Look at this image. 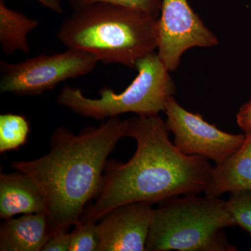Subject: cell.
Returning <instances> with one entry per match:
<instances>
[{
	"label": "cell",
	"instance_id": "e0dca14e",
	"mask_svg": "<svg viewBox=\"0 0 251 251\" xmlns=\"http://www.w3.org/2000/svg\"><path fill=\"white\" fill-rule=\"evenodd\" d=\"M163 0H69V4L74 11L99 2H108L139 9L158 18Z\"/></svg>",
	"mask_w": 251,
	"mask_h": 251
},
{
	"label": "cell",
	"instance_id": "6da1fadb",
	"mask_svg": "<svg viewBox=\"0 0 251 251\" xmlns=\"http://www.w3.org/2000/svg\"><path fill=\"white\" fill-rule=\"evenodd\" d=\"M127 121V137L136 141V151L127 163L107 162L97 201L82 219L97 222L124 204L196 195L209 184L213 167L205 158L181 152L159 115H136Z\"/></svg>",
	"mask_w": 251,
	"mask_h": 251
},
{
	"label": "cell",
	"instance_id": "ac0fdd59",
	"mask_svg": "<svg viewBox=\"0 0 251 251\" xmlns=\"http://www.w3.org/2000/svg\"><path fill=\"white\" fill-rule=\"evenodd\" d=\"M67 230H60L54 233L46 243L43 251H70L71 233Z\"/></svg>",
	"mask_w": 251,
	"mask_h": 251
},
{
	"label": "cell",
	"instance_id": "277c9868",
	"mask_svg": "<svg viewBox=\"0 0 251 251\" xmlns=\"http://www.w3.org/2000/svg\"><path fill=\"white\" fill-rule=\"evenodd\" d=\"M153 209L146 251H232L224 234L237 226L219 198L186 195L162 201Z\"/></svg>",
	"mask_w": 251,
	"mask_h": 251
},
{
	"label": "cell",
	"instance_id": "ffe728a7",
	"mask_svg": "<svg viewBox=\"0 0 251 251\" xmlns=\"http://www.w3.org/2000/svg\"><path fill=\"white\" fill-rule=\"evenodd\" d=\"M38 2L57 14H62L64 12L62 6V0H36Z\"/></svg>",
	"mask_w": 251,
	"mask_h": 251
},
{
	"label": "cell",
	"instance_id": "5bb4252c",
	"mask_svg": "<svg viewBox=\"0 0 251 251\" xmlns=\"http://www.w3.org/2000/svg\"><path fill=\"white\" fill-rule=\"evenodd\" d=\"M30 131L25 117L18 114L0 115V153L18 150L27 143Z\"/></svg>",
	"mask_w": 251,
	"mask_h": 251
},
{
	"label": "cell",
	"instance_id": "9c48e42d",
	"mask_svg": "<svg viewBox=\"0 0 251 251\" xmlns=\"http://www.w3.org/2000/svg\"><path fill=\"white\" fill-rule=\"evenodd\" d=\"M153 211L151 203L136 202L109 211L98 224V251H146Z\"/></svg>",
	"mask_w": 251,
	"mask_h": 251
},
{
	"label": "cell",
	"instance_id": "ba28073f",
	"mask_svg": "<svg viewBox=\"0 0 251 251\" xmlns=\"http://www.w3.org/2000/svg\"><path fill=\"white\" fill-rule=\"evenodd\" d=\"M217 36L206 27L188 0H163L157 18V54L170 72L192 48L219 45Z\"/></svg>",
	"mask_w": 251,
	"mask_h": 251
},
{
	"label": "cell",
	"instance_id": "2e32d148",
	"mask_svg": "<svg viewBox=\"0 0 251 251\" xmlns=\"http://www.w3.org/2000/svg\"><path fill=\"white\" fill-rule=\"evenodd\" d=\"M226 206L237 226L251 234V191L231 193Z\"/></svg>",
	"mask_w": 251,
	"mask_h": 251
},
{
	"label": "cell",
	"instance_id": "7c38bea8",
	"mask_svg": "<svg viewBox=\"0 0 251 251\" xmlns=\"http://www.w3.org/2000/svg\"><path fill=\"white\" fill-rule=\"evenodd\" d=\"M251 191V135L236 152L213 168L205 196L219 198L226 193Z\"/></svg>",
	"mask_w": 251,
	"mask_h": 251
},
{
	"label": "cell",
	"instance_id": "4fadbf2b",
	"mask_svg": "<svg viewBox=\"0 0 251 251\" xmlns=\"http://www.w3.org/2000/svg\"><path fill=\"white\" fill-rule=\"evenodd\" d=\"M39 25L38 20L10 9L4 0H0V46L3 53L11 55L17 51L28 53L27 35Z\"/></svg>",
	"mask_w": 251,
	"mask_h": 251
},
{
	"label": "cell",
	"instance_id": "8fae6325",
	"mask_svg": "<svg viewBox=\"0 0 251 251\" xmlns=\"http://www.w3.org/2000/svg\"><path fill=\"white\" fill-rule=\"evenodd\" d=\"M46 212V202L40 188L25 173L0 175V218Z\"/></svg>",
	"mask_w": 251,
	"mask_h": 251
},
{
	"label": "cell",
	"instance_id": "9a60e30c",
	"mask_svg": "<svg viewBox=\"0 0 251 251\" xmlns=\"http://www.w3.org/2000/svg\"><path fill=\"white\" fill-rule=\"evenodd\" d=\"M100 236L96 221L80 219L71 232L70 251H98Z\"/></svg>",
	"mask_w": 251,
	"mask_h": 251
},
{
	"label": "cell",
	"instance_id": "8992f818",
	"mask_svg": "<svg viewBox=\"0 0 251 251\" xmlns=\"http://www.w3.org/2000/svg\"><path fill=\"white\" fill-rule=\"evenodd\" d=\"M99 60L81 50L68 49L59 53L39 54L22 62L0 63V92L19 97L37 96L58 84L90 74Z\"/></svg>",
	"mask_w": 251,
	"mask_h": 251
},
{
	"label": "cell",
	"instance_id": "5b68a950",
	"mask_svg": "<svg viewBox=\"0 0 251 251\" xmlns=\"http://www.w3.org/2000/svg\"><path fill=\"white\" fill-rule=\"evenodd\" d=\"M135 69L138 75L120 93L105 87L99 90V98L91 99L67 85L57 96V102L80 116L103 121L130 112L153 116L164 112L167 100L175 92L171 72L156 52L140 59Z\"/></svg>",
	"mask_w": 251,
	"mask_h": 251
},
{
	"label": "cell",
	"instance_id": "3957f363",
	"mask_svg": "<svg viewBox=\"0 0 251 251\" xmlns=\"http://www.w3.org/2000/svg\"><path fill=\"white\" fill-rule=\"evenodd\" d=\"M68 49L93 54L104 64L135 69L157 50V18L122 5L99 2L74 11L57 32Z\"/></svg>",
	"mask_w": 251,
	"mask_h": 251
},
{
	"label": "cell",
	"instance_id": "7a4b0ae2",
	"mask_svg": "<svg viewBox=\"0 0 251 251\" xmlns=\"http://www.w3.org/2000/svg\"><path fill=\"white\" fill-rule=\"evenodd\" d=\"M127 120L109 118L99 127L74 135L59 126L49 153L29 161H14V169L30 176L45 198L54 233L80 222L86 204L98 196L107 159L119 140L127 137Z\"/></svg>",
	"mask_w": 251,
	"mask_h": 251
},
{
	"label": "cell",
	"instance_id": "52a82bcc",
	"mask_svg": "<svg viewBox=\"0 0 251 251\" xmlns=\"http://www.w3.org/2000/svg\"><path fill=\"white\" fill-rule=\"evenodd\" d=\"M164 112L174 145L181 152L200 156L219 164L242 146L245 134H231L205 121L201 114L183 108L173 96L167 100Z\"/></svg>",
	"mask_w": 251,
	"mask_h": 251
},
{
	"label": "cell",
	"instance_id": "d6986e66",
	"mask_svg": "<svg viewBox=\"0 0 251 251\" xmlns=\"http://www.w3.org/2000/svg\"><path fill=\"white\" fill-rule=\"evenodd\" d=\"M237 122L245 135H251V99L239 108L237 114Z\"/></svg>",
	"mask_w": 251,
	"mask_h": 251
},
{
	"label": "cell",
	"instance_id": "30bf717a",
	"mask_svg": "<svg viewBox=\"0 0 251 251\" xmlns=\"http://www.w3.org/2000/svg\"><path fill=\"white\" fill-rule=\"evenodd\" d=\"M53 234L46 212L4 220L0 227V251H43Z\"/></svg>",
	"mask_w": 251,
	"mask_h": 251
}]
</instances>
